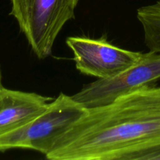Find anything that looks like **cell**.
I'll return each instance as SVG.
<instances>
[{
	"label": "cell",
	"instance_id": "6da1fadb",
	"mask_svg": "<svg viewBox=\"0 0 160 160\" xmlns=\"http://www.w3.org/2000/svg\"><path fill=\"white\" fill-rule=\"evenodd\" d=\"M160 148V86L147 84L104 106L88 109L45 158L135 160Z\"/></svg>",
	"mask_w": 160,
	"mask_h": 160
},
{
	"label": "cell",
	"instance_id": "7a4b0ae2",
	"mask_svg": "<svg viewBox=\"0 0 160 160\" xmlns=\"http://www.w3.org/2000/svg\"><path fill=\"white\" fill-rule=\"evenodd\" d=\"M87 109L72 96L60 93L40 113L19 128L0 135V152L28 149L47 155Z\"/></svg>",
	"mask_w": 160,
	"mask_h": 160
},
{
	"label": "cell",
	"instance_id": "3957f363",
	"mask_svg": "<svg viewBox=\"0 0 160 160\" xmlns=\"http://www.w3.org/2000/svg\"><path fill=\"white\" fill-rule=\"evenodd\" d=\"M78 1L11 0L10 14L39 59L51 56L58 34L67 21L75 18Z\"/></svg>",
	"mask_w": 160,
	"mask_h": 160
},
{
	"label": "cell",
	"instance_id": "277c9868",
	"mask_svg": "<svg viewBox=\"0 0 160 160\" xmlns=\"http://www.w3.org/2000/svg\"><path fill=\"white\" fill-rule=\"evenodd\" d=\"M160 79V52L149 51L120 74L109 79H97L85 84L72 95L85 109H92L112 102L125 94Z\"/></svg>",
	"mask_w": 160,
	"mask_h": 160
},
{
	"label": "cell",
	"instance_id": "5b68a950",
	"mask_svg": "<svg viewBox=\"0 0 160 160\" xmlns=\"http://www.w3.org/2000/svg\"><path fill=\"white\" fill-rule=\"evenodd\" d=\"M66 44L73 53L80 73L97 79H109L120 74L141 59L143 52L124 49L104 38L68 37Z\"/></svg>",
	"mask_w": 160,
	"mask_h": 160
},
{
	"label": "cell",
	"instance_id": "8992f818",
	"mask_svg": "<svg viewBox=\"0 0 160 160\" xmlns=\"http://www.w3.org/2000/svg\"><path fill=\"white\" fill-rule=\"evenodd\" d=\"M52 100L35 92L0 90V135L13 131L44 110Z\"/></svg>",
	"mask_w": 160,
	"mask_h": 160
},
{
	"label": "cell",
	"instance_id": "52a82bcc",
	"mask_svg": "<svg viewBox=\"0 0 160 160\" xmlns=\"http://www.w3.org/2000/svg\"><path fill=\"white\" fill-rule=\"evenodd\" d=\"M136 18L142 26L147 48L149 51L160 52V0L139 8Z\"/></svg>",
	"mask_w": 160,
	"mask_h": 160
},
{
	"label": "cell",
	"instance_id": "ba28073f",
	"mask_svg": "<svg viewBox=\"0 0 160 160\" xmlns=\"http://www.w3.org/2000/svg\"><path fill=\"white\" fill-rule=\"evenodd\" d=\"M135 160H160V148L138 155Z\"/></svg>",
	"mask_w": 160,
	"mask_h": 160
},
{
	"label": "cell",
	"instance_id": "9c48e42d",
	"mask_svg": "<svg viewBox=\"0 0 160 160\" xmlns=\"http://www.w3.org/2000/svg\"><path fill=\"white\" fill-rule=\"evenodd\" d=\"M3 88V84H2V72H1V68H0V90Z\"/></svg>",
	"mask_w": 160,
	"mask_h": 160
}]
</instances>
